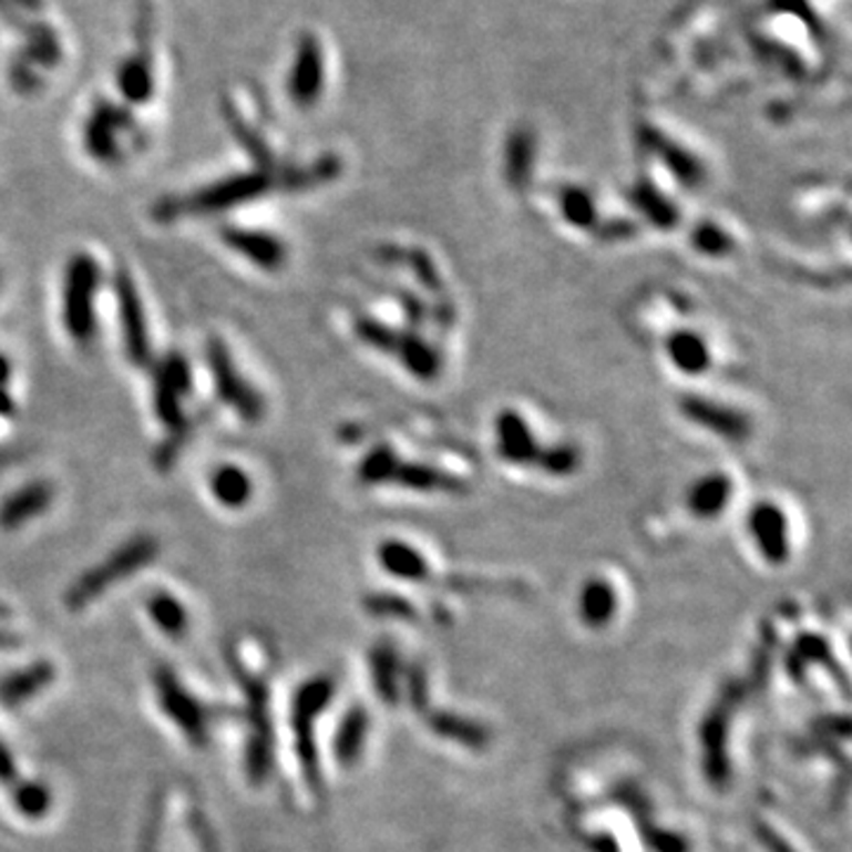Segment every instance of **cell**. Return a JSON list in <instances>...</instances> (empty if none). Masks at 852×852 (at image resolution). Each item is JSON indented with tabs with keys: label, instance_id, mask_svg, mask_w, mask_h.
<instances>
[{
	"label": "cell",
	"instance_id": "cell-4",
	"mask_svg": "<svg viewBox=\"0 0 852 852\" xmlns=\"http://www.w3.org/2000/svg\"><path fill=\"white\" fill-rule=\"evenodd\" d=\"M208 368L216 379V391L223 403H228L245 422H258L264 417V398L249 384V381L239 374L235 368L233 356L220 339H212L206 346Z\"/></svg>",
	"mask_w": 852,
	"mask_h": 852
},
{
	"label": "cell",
	"instance_id": "cell-5",
	"mask_svg": "<svg viewBox=\"0 0 852 852\" xmlns=\"http://www.w3.org/2000/svg\"><path fill=\"white\" fill-rule=\"evenodd\" d=\"M335 685L327 677H316L299 687L297 697H294V732H297V751L301 768L306 772V779L312 787L318 784V758L316 746H312V720L318 712H322L332 699Z\"/></svg>",
	"mask_w": 852,
	"mask_h": 852
},
{
	"label": "cell",
	"instance_id": "cell-8",
	"mask_svg": "<svg viewBox=\"0 0 852 852\" xmlns=\"http://www.w3.org/2000/svg\"><path fill=\"white\" fill-rule=\"evenodd\" d=\"M135 129V121L121 110L114 107L112 102H97L89 121H85L83 129V143L93 160L102 164H114L121 160V147H119V133Z\"/></svg>",
	"mask_w": 852,
	"mask_h": 852
},
{
	"label": "cell",
	"instance_id": "cell-15",
	"mask_svg": "<svg viewBox=\"0 0 852 852\" xmlns=\"http://www.w3.org/2000/svg\"><path fill=\"white\" fill-rule=\"evenodd\" d=\"M147 612H150L152 620L156 623V628H160L168 637H181L187 630L185 606L173 595L156 593L147 602Z\"/></svg>",
	"mask_w": 852,
	"mask_h": 852
},
{
	"label": "cell",
	"instance_id": "cell-22",
	"mask_svg": "<svg viewBox=\"0 0 852 852\" xmlns=\"http://www.w3.org/2000/svg\"><path fill=\"white\" fill-rule=\"evenodd\" d=\"M12 412H14V406H12V401L8 398V393L3 391V387H0V414L10 417Z\"/></svg>",
	"mask_w": 852,
	"mask_h": 852
},
{
	"label": "cell",
	"instance_id": "cell-13",
	"mask_svg": "<svg viewBox=\"0 0 852 852\" xmlns=\"http://www.w3.org/2000/svg\"><path fill=\"white\" fill-rule=\"evenodd\" d=\"M50 502H52V489L48 483H29L0 504V526L6 531L22 526L29 519L43 514Z\"/></svg>",
	"mask_w": 852,
	"mask_h": 852
},
{
	"label": "cell",
	"instance_id": "cell-23",
	"mask_svg": "<svg viewBox=\"0 0 852 852\" xmlns=\"http://www.w3.org/2000/svg\"><path fill=\"white\" fill-rule=\"evenodd\" d=\"M8 379H10V362L6 356H0V387H3Z\"/></svg>",
	"mask_w": 852,
	"mask_h": 852
},
{
	"label": "cell",
	"instance_id": "cell-7",
	"mask_svg": "<svg viewBox=\"0 0 852 852\" xmlns=\"http://www.w3.org/2000/svg\"><path fill=\"white\" fill-rule=\"evenodd\" d=\"M325 48L316 33H301L289 66L287 93L297 107H312L325 91Z\"/></svg>",
	"mask_w": 852,
	"mask_h": 852
},
{
	"label": "cell",
	"instance_id": "cell-14",
	"mask_svg": "<svg viewBox=\"0 0 852 852\" xmlns=\"http://www.w3.org/2000/svg\"><path fill=\"white\" fill-rule=\"evenodd\" d=\"M212 491L223 507L239 510L252 500L254 485L245 469H239L235 464H223L212 476Z\"/></svg>",
	"mask_w": 852,
	"mask_h": 852
},
{
	"label": "cell",
	"instance_id": "cell-2",
	"mask_svg": "<svg viewBox=\"0 0 852 852\" xmlns=\"http://www.w3.org/2000/svg\"><path fill=\"white\" fill-rule=\"evenodd\" d=\"M156 552H160V545H156V541L150 535L133 537L126 545H121L112 556H107V560L91 568L89 573H83V576L69 587V612H83L91 602L107 593L112 585L126 581L133 573L147 566L156 556Z\"/></svg>",
	"mask_w": 852,
	"mask_h": 852
},
{
	"label": "cell",
	"instance_id": "cell-19",
	"mask_svg": "<svg viewBox=\"0 0 852 852\" xmlns=\"http://www.w3.org/2000/svg\"><path fill=\"white\" fill-rule=\"evenodd\" d=\"M14 805L24 817H43L50 808V791L43 784H22L14 793Z\"/></svg>",
	"mask_w": 852,
	"mask_h": 852
},
{
	"label": "cell",
	"instance_id": "cell-11",
	"mask_svg": "<svg viewBox=\"0 0 852 852\" xmlns=\"http://www.w3.org/2000/svg\"><path fill=\"white\" fill-rule=\"evenodd\" d=\"M116 89L131 104H145L154 93V66L152 52L141 45L116 69Z\"/></svg>",
	"mask_w": 852,
	"mask_h": 852
},
{
	"label": "cell",
	"instance_id": "cell-20",
	"mask_svg": "<svg viewBox=\"0 0 852 852\" xmlns=\"http://www.w3.org/2000/svg\"><path fill=\"white\" fill-rule=\"evenodd\" d=\"M41 8V0H0V12L6 14H27V12H37Z\"/></svg>",
	"mask_w": 852,
	"mask_h": 852
},
{
	"label": "cell",
	"instance_id": "cell-3",
	"mask_svg": "<svg viewBox=\"0 0 852 852\" xmlns=\"http://www.w3.org/2000/svg\"><path fill=\"white\" fill-rule=\"evenodd\" d=\"M100 266L91 254L72 256L64 277V327L69 337L85 346L95 337V297Z\"/></svg>",
	"mask_w": 852,
	"mask_h": 852
},
{
	"label": "cell",
	"instance_id": "cell-1",
	"mask_svg": "<svg viewBox=\"0 0 852 852\" xmlns=\"http://www.w3.org/2000/svg\"><path fill=\"white\" fill-rule=\"evenodd\" d=\"M270 185H273V178L268 176V171L239 173V176L223 178L189 197L164 199L154 206L152 214L160 220H173L181 216H206V214L228 212V208L237 204H245L260 195H266Z\"/></svg>",
	"mask_w": 852,
	"mask_h": 852
},
{
	"label": "cell",
	"instance_id": "cell-18",
	"mask_svg": "<svg viewBox=\"0 0 852 852\" xmlns=\"http://www.w3.org/2000/svg\"><path fill=\"white\" fill-rule=\"evenodd\" d=\"M225 121H228V124L233 126L235 137L242 143V147L249 152L252 160L260 166V171H266V166H270V150H268V145L260 141V137L249 129V124H245V121L239 119V114L230 107V104H225Z\"/></svg>",
	"mask_w": 852,
	"mask_h": 852
},
{
	"label": "cell",
	"instance_id": "cell-9",
	"mask_svg": "<svg viewBox=\"0 0 852 852\" xmlns=\"http://www.w3.org/2000/svg\"><path fill=\"white\" fill-rule=\"evenodd\" d=\"M114 289L119 299V316H121V329H124V343L126 353L133 365H147L150 362V335L145 325V310L141 294L135 289L133 277L121 268L114 277Z\"/></svg>",
	"mask_w": 852,
	"mask_h": 852
},
{
	"label": "cell",
	"instance_id": "cell-12",
	"mask_svg": "<svg viewBox=\"0 0 852 852\" xmlns=\"http://www.w3.org/2000/svg\"><path fill=\"white\" fill-rule=\"evenodd\" d=\"M55 680V666L48 660H37L24 670H14L6 680H0V704L6 708H17L37 697Z\"/></svg>",
	"mask_w": 852,
	"mask_h": 852
},
{
	"label": "cell",
	"instance_id": "cell-16",
	"mask_svg": "<svg viewBox=\"0 0 852 852\" xmlns=\"http://www.w3.org/2000/svg\"><path fill=\"white\" fill-rule=\"evenodd\" d=\"M365 729H368V718H365V712L351 710L337 735V760L341 764H351L353 760H358V751L362 749V741H365Z\"/></svg>",
	"mask_w": 852,
	"mask_h": 852
},
{
	"label": "cell",
	"instance_id": "cell-10",
	"mask_svg": "<svg viewBox=\"0 0 852 852\" xmlns=\"http://www.w3.org/2000/svg\"><path fill=\"white\" fill-rule=\"evenodd\" d=\"M223 242L239 256L249 258L260 270H277L287 260V249L280 239L268 233L245 230V228H225L220 233Z\"/></svg>",
	"mask_w": 852,
	"mask_h": 852
},
{
	"label": "cell",
	"instance_id": "cell-6",
	"mask_svg": "<svg viewBox=\"0 0 852 852\" xmlns=\"http://www.w3.org/2000/svg\"><path fill=\"white\" fill-rule=\"evenodd\" d=\"M156 699H160L166 718L176 725L193 746H204L208 737V720L204 706L189 694L176 675L166 668L154 673Z\"/></svg>",
	"mask_w": 852,
	"mask_h": 852
},
{
	"label": "cell",
	"instance_id": "cell-17",
	"mask_svg": "<svg viewBox=\"0 0 852 852\" xmlns=\"http://www.w3.org/2000/svg\"><path fill=\"white\" fill-rule=\"evenodd\" d=\"M181 393L173 389L168 381L156 372V387H154V408H156V414H160V420L173 429L178 431L183 429V410H181Z\"/></svg>",
	"mask_w": 852,
	"mask_h": 852
},
{
	"label": "cell",
	"instance_id": "cell-21",
	"mask_svg": "<svg viewBox=\"0 0 852 852\" xmlns=\"http://www.w3.org/2000/svg\"><path fill=\"white\" fill-rule=\"evenodd\" d=\"M12 777H14V764L10 760V753L3 749V743H0V779L10 781Z\"/></svg>",
	"mask_w": 852,
	"mask_h": 852
}]
</instances>
